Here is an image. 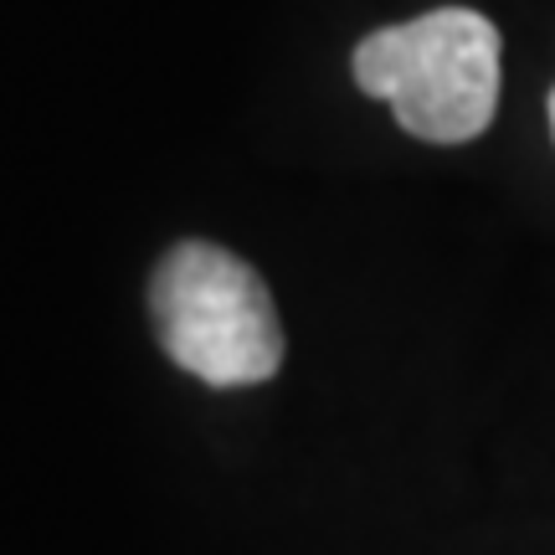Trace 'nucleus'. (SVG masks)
<instances>
[{
  "label": "nucleus",
  "instance_id": "7ed1b4c3",
  "mask_svg": "<svg viewBox=\"0 0 555 555\" xmlns=\"http://www.w3.org/2000/svg\"><path fill=\"white\" fill-rule=\"evenodd\" d=\"M545 114H551V139H555V88H551V99H545Z\"/></svg>",
  "mask_w": 555,
  "mask_h": 555
},
{
  "label": "nucleus",
  "instance_id": "f257e3e1",
  "mask_svg": "<svg viewBox=\"0 0 555 555\" xmlns=\"http://www.w3.org/2000/svg\"><path fill=\"white\" fill-rule=\"evenodd\" d=\"M356 82L391 103L412 139L468 144L499 108V26L468 5L380 26L356 47Z\"/></svg>",
  "mask_w": 555,
  "mask_h": 555
},
{
  "label": "nucleus",
  "instance_id": "f03ea898",
  "mask_svg": "<svg viewBox=\"0 0 555 555\" xmlns=\"http://www.w3.org/2000/svg\"><path fill=\"white\" fill-rule=\"evenodd\" d=\"M159 350L206 386H258L283 365V324L258 268L217 242H180L150 283Z\"/></svg>",
  "mask_w": 555,
  "mask_h": 555
}]
</instances>
